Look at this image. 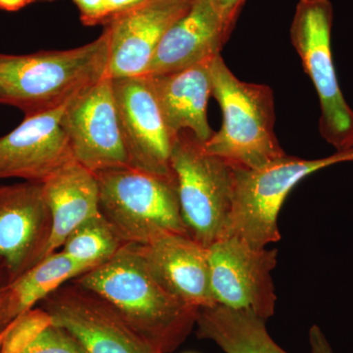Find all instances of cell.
I'll list each match as a JSON object with an SVG mask.
<instances>
[{
  "mask_svg": "<svg viewBox=\"0 0 353 353\" xmlns=\"http://www.w3.org/2000/svg\"><path fill=\"white\" fill-rule=\"evenodd\" d=\"M10 284V276L4 265L0 262V334L15 320L10 307V297H9Z\"/></svg>",
  "mask_w": 353,
  "mask_h": 353,
  "instance_id": "25",
  "label": "cell"
},
{
  "mask_svg": "<svg viewBox=\"0 0 353 353\" xmlns=\"http://www.w3.org/2000/svg\"><path fill=\"white\" fill-rule=\"evenodd\" d=\"M145 1L146 0H105L108 20L113 15L129 10L132 7L138 6Z\"/></svg>",
  "mask_w": 353,
  "mask_h": 353,
  "instance_id": "28",
  "label": "cell"
},
{
  "mask_svg": "<svg viewBox=\"0 0 353 353\" xmlns=\"http://www.w3.org/2000/svg\"><path fill=\"white\" fill-rule=\"evenodd\" d=\"M277 250L254 248L236 236H222L208 248L210 285L216 304L248 310L267 320L275 312L271 273Z\"/></svg>",
  "mask_w": 353,
  "mask_h": 353,
  "instance_id": "9",
  "label": "cell"
},
{
  "mask_svg": "<svg viewBox=\"0 0 353 353\" xmlns=\"http://www.w3.org/2000/svg\"><path fill=\"white\" fill-rule=\"evenodd\" d=\"M350 150H353V143H352V148H350Z\"/></svg>",
  "mask_w": 353,
  "mask_h": 353,
  "instance_id": "31",
  "label": "cell"
},
{
  "mask_svg": "<svg viewBox=\"0 0 353 353\" xmlns=\"http://www.w3.org/2000/svg\"><path fill=\"white\" fill-rule=\"evenodd\" d=\"M37 1H54V0H37Z\"/></svg>",
  "mask_w": 353,
  "mask_h": 353,
  "instance_id": "30",
  "label": "cell"
},
{
  "mask_svg": "<svg viewBox=\"0 0 353 353\" xmlns=\"http://www.w3.org/2000/svg\"><path fill=\"white\" fill-rule=\"evenodd\" d=\"M41 307L83 353H160L108 301L74 280L43 299Z\"/></svg>",
  "mask_w": 353,
  "mask_h": 353,
  "instance_id": "8",
  "label": "cell"
},
{
  "mask_svg": "<svg viewBox=\"0 0 353 353\" xmlns=\"http://www.w3.org/2000/svg\"><path fill=\"white\" fill-rule=\"evenodd\" d=\"M22 353H83L63 329L51 325Z\"/></svg>",
  "mask_w": 353,
  "mask_h": 353,
  "instance_id": "23",
  "label": "cell"
},
{
  "mask_svg": "<svg viewBox=\"0 0 353 353\" xmlns=\"http://www.w3.org/2000/svg\"><path fill=\"white\" fill-rule=\"evenodd\" d=\"M343 162H353L352 150L313 160L285 154L257 169L232 166L233 197L223 236H236L254 248L280 241L278 216L290 190L311 174Z\"/></svg>",
  "mask_w": 353,
  "mask_h": 353,
  "instance_id": "5",
  "label": "cell"
},
{
  "mask_svg": "<svg viewBox=\"0 0 353 353\" xmlns=\"http://www.w3.org/2000/svg\"><path fill=\"white\" fill-rule=\"evenodd\" d=\"M334 9L330 0H299L290 26V41L314 85L321 105V136L336 152L353 143V110L341 92L332 52Z\"/></svg>",
  "mask_w": 353,
  "mask_h": 353,
  "instance_id": "7",
  "label": "cell"
},
{
  "mask_svg": "<svg viewBox=\"0 0 353 353\" xmlns=\"http://www.w3.org/2000/svg\"><path fill=\"white\" fill-rule=\"evenodd\" d=\"M78 7L80 19L88 27L105 24L108 21L105 0H72Z\"/></svg>",
  "mask_w": 353,
  "mask_h": 353,
  "instance_id": "24",
  "label": "cell"
},
{
  "mask_svg": "<svg viewBox=\"0 0 353 353\" xmlns=\"http://www.w3.org/2000/svg\"><path fill=\"white\" fill-rule=\"evenodd\" d=\"M214 58L182 71L148 75L165 123L174 136L190 131L204 143L214 134L208 120V99L212 95L211 67Z\"/></svg>",
  "mask_w": 353,
  "mask_h": 353,
  "instance_id": "17",
  "label": "cell"
},
{
  "mask_svg": "<svg viewBox=\"0 0 353 353\" xmlns=\"http://www.w3.org/2000/svg\"><path fill=\"white\" fill-rule=\"evenodd\" d=\"M136 245L148 270L169 294L194 308L216 305L205 246L188 234H166Z\"/></svg>",
  "mask_w": 353,
  "mask_h": 353,
  "instance_id": "15",
  "label": "cell"
},
{
  "mask_svg": "<svg viewBox=\"0 0 353 353\" xmlns=\"http://www.w3.org/2000/svg\"><path fill=\"white\" fill-rule=\"evenodd\" d=\"M170 165L188 233L208 248L226 229L233 197V167L206 152L203 143L190 131L176 134Z\"/></svg>",
  "mask_w": 353,
  "mask_h": 353,
  "instance_id": "6",
  "label": "cell"
},
{
  "mask_svg": "<svg viewBox=\"0 0 353 353\" xmlns=\"http://www.w3.org/2000/svg\"><path fill=\"white\" fill-rule=\"evenodd\" d=\"M309 343H310L311 353H334L326 336L316 325L311 327L309 331Z\"/></svg>",
  "mask_w": 353,
  "mask_h": 353,
  "instance_id": "27",
  "label": "cell"
},
{
  "mask_svg": "<svg viewBox=\"0 0 353 353\" xmlns=\"http://www.w3.org/2000/svg\"><path fill=\"white\" fill-rule=\"evenodd\" d=\"M194 0H146L106 21L108 77L145 76L164 34Z\"/></svg>",
  "mask_w": 353,
  "mask_h": 353,
  "instance_id": "12",
  "label": "cell"
},
{
  "mask_svg": "<svg viewBox=\"0 0 353 353\" xmlns=\"http://www.w3.org/2000/svg\"><path fill=\"white\" fill-rule=\"evenodd\" d=\"M74 281L108 301L158 352H173L196 324L199 309L179 301L155 280L134 243Z\"/></svg>",
  "mask_w": 353,
  "mask_h": 353,
  "instance_id": "1",
  "label": "cell"
},
{
  "mask_svg": "<svg viewBox=\"0 0 353 353\" xmlns=\"http://www.w3.org/2000/svg\"><path fill=\"white\" fill-rule=\"evenodd\" d=\"M230 34L213 0H194L158 44L146 75L182 71L213 59Z\"/></svg>",
  "mask_w": 353,
  "mask_h": 353,
  "instance_id": "16",
  "label": "cell"
},
{
  "mask_svg": "<svg viewBox=\"0 0 353 353\" xmlns=\"http://www.w3.org/2000/svg\"><path fill=\"white\" fill-rule=\"evenodd\" d=\"M108 39L64 50L0 53V104L26 116L61 108L108 77Z\"/></svg>",
  "mask_w": 353,
  "mask_h": 353,
  "instance_id": "2",
  "label": "cell"
},
{
  "mask_svg": "<svg viewBox=\"0 0 353 353\" xmlns=\"http://www.w3.org/2000/svg\"><path fill=\"white\" fill-rule=\"evenodd\" d=\"M9 326H10V325H9ZM9 326L7 327V328L4 330V331L2 332L1 334H0V347H1L2 341H3L4 338H6L7 332H8Z\"/></svg>",
  "mask_w": 353,
  "mask_h": 353,
  "instance_id": "29",
  "label": "cell"
},
{
  "mask_svg": "<svg viewBox=\"0 0 353 353\" xmlns=\"http://www.w3.org/2000/svg\"><path fill=\"white\" fill-rule=\"evenodd\" d=\"M212 95L223 111V125L204 150L232 166L257 169L285 155L279 145L275 101L268 85L239 80L221 55L211 67Z\"/></svg>",
  "mask_w": 353,
  "mask_h": 353,
  "instance_id": "3",
  "label": "cell"
},
{
  "mask_svg": "<svg viewBox=\"0 0 353 353\" xmlns=\"http://www.w3.org/2000/svg\"><path fill=\"white\" fill-rule=\"evenodd\" d=\"M112 85L130 166L173 176L170 159L176 136L165 123L150 77L112 79Z\"/></svg>",
  "mask_w": 353,
  "mask_h": 353,
  "instance_id": "11",
  "label": "cell"
},
{
  "mask_svg": "<svg viewBox=\"0 0 353 353\" xmlns=\"http://www.w3.org/2000/svg\"><path fill=\"white\" fill-rule=\"evenodd\" d=\"M99 210L125 243L145 245L166 234H188L175 178L131 166L97 172Z\"/></svg>",
  "mask_w": 353,
  "mask_h": 353,
  "instance_id": "4",
  "label": "cell"
},
{
  "mask_svg": "<svg viewBox=\"0 0 353 353\" xmlns=\"http://www.w3.org/2000/svg\"><path fill=\"white\" fill-rule=\"evenodd\" d=\"M51 228L43 183L0 187V262L11 283L44 259Z\"/></svg>",
  "mask_w": 353,
  "mask_h": 353,
  "instance_id": "13",
  "label": "cell"
},
{
  "mask_svg": "<svg viewBox=\"0 0 353 353\" xmlns=\"http://www.w3.org/2000/svg\"><path fill=\"white\" fill-rule=\"evenodd\" d=\"M213 1L222 16L228 32L231 34L241 9L245 6V0H213Z\"/></svg>",
  "mask_w": 353,
  "mask_h": 353,
  "instance_id": "26",
  "label": "cell"
},
{
  "mask_svg": "<svg viewBox=\"0 0 353 353\" xmlns=\"http://www.w3.org/2000/svg\"><path fill=\"white\" fill-rule=\"evenodd\" d=\"M67 104L26 116L19 126L0 138V179L44 183L65 165L75 161L61 126Z\"/></svg>",
  "mask_w": 353,
  "mask_h": 353,
  "instance_id": "14",
  "label": "cell"
},
{
  "mask_svg": "<svg viewBox=\"0 0 353 353\" xmlns=\"http://www.w3.org/2000/svg\"><path fill=\"white\" fill-rule=\"evenodd\" d=\"M43 183L52 220L46 257L61 250L70 234L83 223L101 214L97 176L78 162L65 165Z\"/></svg>",
  "mask_w": 353,
  "mask_h": 353,
  "instance_id": "18",
  "label": "cell"
},
{
  "mask_svg": "<svg viewBox=\"0 0 353 353\" xmlns=\"http://www.w3.org/2000/svg\"><path fill=\"white\" fill-rule=\"evenodd\" d=\"M266 320L248 310L216 304L199 309L197 334L214 341L225 353H289L271 338Z\"/></svg>",
  "mask_w": 353,
  "mask_h": 353,
  "instance_id": "19",
  "label": "cell"
},
{
  "mask_svg": "<svg viewBox=\"0 0 353 353\" xmlns=\"http://www.w3.org/2000/svg\"><path fill=\"white\" fill-rule=\"evenodd\" d=\"M61 126L74 159L88 170L130 166L112 79L105 77L69 101Z\"/></svg>",
  "mask_w": 353,
  "mask_h": 353,
  "instance_id": "10",
  "label": "cell"
},
{
  "mask_svg": "<svg viewBox=\"0 0 353 353\" xmlns=\"http://www.w3.org/2000/svg\"><path fill=\"white\" fill-rule=\"evenodd\" d=\"M87 271L88 267L72 259L62 250L44 257L9 285L14 319L34 308L60 287Z\"/></svg>",
  "mask_w": 353,
  "mask_h": 353,
  "instance_id": "20",
  "label": "cell"
},
{
  "mask_svg": "<svg viewBox=\"0 0 353 353\" xmlns=\"http://www.w3.org/2000/svg\"><path fill=\"white\" fill-rule=\"evenodd\" d=\"M127 243L102 215L83 223L62 246V252L88 270L109 261Z\"/></svg>",
  "mask_w": 353,
  "mask_h": 353,
  "instance_id": "21",
  "label": "cell"
},
{
  "mask_svg": "<svg viewBox=\"0 0 353 353\" xmlns=\"http://www.w3.org/2000/svg\"><path fill=\"white\" fill-rule=\"evenodd\" d=\"M52 324L50 314L43 308L27 311L11 323L0 353H22Z\"/></svg>",
  "mask_w": 353,
  "mask_h": 353,
  "instance_id": "22",
  "label": "cell"
}]
</instances>
